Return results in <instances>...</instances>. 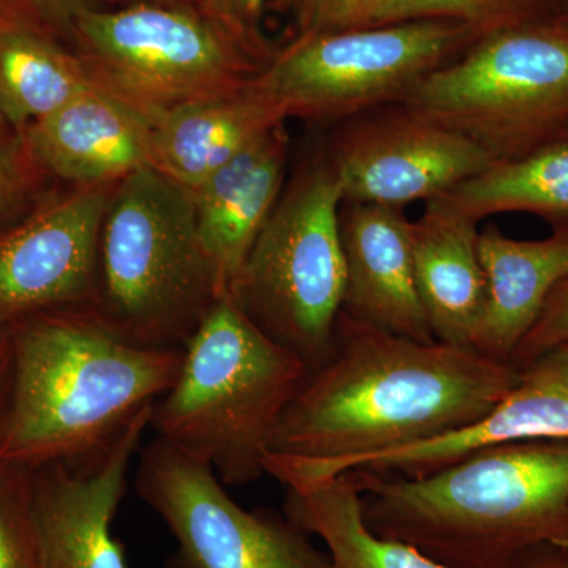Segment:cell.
Instances as JSON below:
<instances>
[{"label": "cell", "instance_id": "21", "mask_svg": "<svg viewBox=\"0 0 568 568\" xmlns=\"http://www.w3.org/2000/svg\"><path fill=\"white\" fill-rule=\"evenodd\" d=\"M284 515L327 549L328 568H448L403 541L366 526L362 493L351 470L284 485Z\"/></svg>", "mask_w": 568, "mask_h": 568}, {"label": "cell", "instance_id": "18", "mask_svg": "<svg viewBox=\"0 0 568 568\" xmlns=\"http://www.w3.org/2000/svg\"><path fill=\"white\" fill-rule=\"evenodd\" d=\"M477 248L485 294L470 347L510 364L549 295L568 278V230H552L541 241H515L488 226L478 233Z\"/></svg>", "mask_w": 568, "mask_h": 568}, {"label": "cell", "instance_id": "1", "mask_svg": "<svg viewBox=\"0 0 568 568\" xmlns=\"http://www.w3.org/2000/svg\"><path fill=\"white\" fill-rule=\"evenodd\" d=\"M519 369L469 346L417 342L339 313L331 357L276 428L265 474L315 480L351 459L424 443L487 416Z\"/></svg>", "mask_w": 568, "mask_h": 568}, {"label": "cell", "instance_id": "6", "mask_svg": "<svg viewBox=\"0 0 568 568\" xmlns=\"http://www.w3.org/2000/svg\"><path fill=\"white\" fill-rule=\"evenodd\" d=\"M343 192L327 149L284 185L230 295L265 335L315 372L331 357L345 298Z\"/></svg>", "mask_w": 568, "mask_h": 568}, {"label": "cell", "instance_id": "27", "mask_svg": "<svg viewBox=\"0 0 568 568\" xmlns=\"http://www.w3.org/2000/svg\"><path fill=\"white\" fill-rule=\"evenodd\" d=\"M91 0H0V22L73 43V28Z\"/></svg>", "mask_w": 568, "mask_h": 568}, {"label": "cell", "instance_id": "15", "mask_svg": "<svg viewBox=\"0 0 568 568\" xmlns=\"http://www.w3.org/2000/svg\"><path fill=\"white\" fill-rule=\"evenodd\" d=\"M151 134V112L97 81L22 138L40 171L78 186H100L149 166Z\"/></svg>", "mask_w": 568, "mask_h": 568}, {"label": "cell", "instance_id": "33", "mask_svg": "<svg viewBox=\"0 0 568 568\" xmlns=\"http://www.w3.org/2000/svg\"><path fill=\"white\" fill-rule=\"evenodd\" d=\"M115 7L134 6V3H160V6H189L203 9L205 0H100Z\"/></svg>", "mask_w": 568, "mask_h": 568}, {"label": "cell", "instance_id": "20", "mask_svg": "<svg viewBox=\"0 0 568 568\" xmlns=\"http://www.w3.org/2000/svg\"><path fill=\"white\" fill-rule=\"evenodd\" d=\"M477 226L429 205L410 224L418 298L433 336L446 345L470 347L484 305Z\"/></svg>", "mask_w": 568, "mask_h": 568}, {"label": "cell", "instance_id": "32", "mask_svg": "<svg viewBox=\"0 0 568 568\" xmlns=\"http://www.w3.org/2000/svg\"><path fill=\"white\" fill-rule=\"evenodd\" d=\"M11 376V345L9 327H0V417L9 395Z\"/></svg>", "mask_w": 568, "mask_h": 568}, {"label": "cell", "instance_id": "2", "mask_svg": "<svg viewBox=\"0 0 568 568\" xmlns=\"http://www.w3.org/2000/svg\"><path fill=\"white\" fill-rule=\"evenodd\" d=\"M0 463L37 470L95 457L174 386L183 347L136 345L91 308L11 324Z\"/></svg>", "mask_w": 568, "mask_h": 568}, {"label": "cell", "instance_id": "9", "mask_svg": "<svg viewBox=\"0 0 568 568\" xmlns=\"http://www.w3.org/2000/svg\"><path fill=\"white\" fill-rule=\"evenodd\" d=\"M480 37L469 26L447 20L298 33L274 52L252 84L286 121L336 125L402 102Z\"/></svg>", "mask_w": 568, "mask_h": 568}, {"label": "cell", "instance_id": "3", "mask_svg": "<svg viewBox=\"0 0 568 568\" xmlns=\"http://www.w3.org/2000/svg\"><path fill=\"white\" fill-rule=\"evenodd\" d=\"M351 473L373 532L448 568H514L540 545L568 548V440L481 448L418 478Z\"/></svg>", "mask_w": 568, "mask_h": 568}, {"label": "cell", "instance_id": "23", "mask_svg": "<svg viewBox=\"0 0 568 568\" xmlns=\"http://www.w3.org/2000/svg\"><path fill=\"white\" fill-rule=\"evenodd\" d=\"M97 82L61 41L0 22V119L14 132L58 111Z\"/></svg>", "mask_w": 568, "mask_h": 568}, {"label": "cell", "instance_id": "14", "mask_svg": "<svg viewBox=\"0 0 568 568\" xmlns=\"http://www.w3.org/2000/svg\"><path fill=\"white\" fill-rule=\"evenodd\" d=\"M568 440V342L519 368L518 383L487 416L448 435L351 459L331 476L365 469L418 478L481 448L523 440Z\"/></svg>", "mask_w": 568, "mask_h": 568}, {"label": "cell", "instance_id": "28", "mask_svg": "<svg viewBox=\"0 0 568 568\" xmlns=\"http://www.w3.org/2000/svg\"><path fill=\"white\" fill-rule=\"evenodd\" d=\"M564 342H568V278L560 282L549 295L537 324L519 343L510 364L515 368H523L545 351Z\"/></svg>", "mask_w": 568, "mask_h": 568}, {"label": "cell", "instance_id": "19", "mask_svg": "<svg viewBox=\"0 0 568 568\" xmlns=\"http://www.w3.org/2000/svg\"><path fill=\"white\" fill-rule=\"evenodd\" d=\"M286 122L252 82L152 114L149 166L194 192L254 140Z\"/></svg>", "mask_w": 568, "mask_h": 568}, {"label": "cell", "instance_id": "26", "mask_svg": "<svg viewBox=\"0 0 568 568\" xmlns=\"http://www.w3.org/2000/svg\"><path fill=\"white\" fill-rule=\"evenodd\" d=\"M39 166L33 163L22 134L0 119V226L17 219L36 192Z\"/></svg>", "mask_w": 568, "mask_h": 568}, {"label": "cell", "instance_id": "8", "mask_svg": "<svg viewBox=\"0 0 568 568\" xmlns=\"http://www.w3.org/2000/svg\"><path fill=\"white\" fill-rule=\"evenodd\" d=\"M71 44L97 81L151 114L244 88L274 55L200 7L160 3L88 7Z\"/></svg>", "mask_w": 568, "mask_h": 568}, {"label": "cell", "instance_id": "13", "mask_svg": "<svg viewBox=\"0 0 568 568\" xmlns=\"http://www.w3.org/2000/svg\"><path fill=\"white\" fill-rule=\"evenodd\" d=\"M152 407L95 457L33 470V508L43 568H129L112 534L130 466L151 428Z\"/></svg>", "mask_w": 568, "mask_h": 568}, {"label": "cell", "instance_id": "5", "mask_svg": "<svg viewBox=\"0 0 568 568\" xmlns=\"http://www.w3.org/2000/svg\"><path fill=\"white\" fill-rule=\"evenodd\" d=\"M220 297L193 193L151 166L115 183L93 313L136 345L183 347Z\"/></svg>", "mask_w": 568, "mask_h": 568}, {"label": "cell", "instance_id": "4", "mask_svg": "<svg viewBox=\"0 0 568 568\" xmlns=\"http://www.w3.org/2000/svg\"><path fill=\"white\" fill-rule=\"evenodd\" d=\"M308 373L223 295L183 345L181 373L153 405L151 428L211 466L224 485L253 484Z\"/></svg>", "mask_w": 568, "mask_h": 568}, {"label": "cell", "instance_id": "29", "mask_svg": "<svg viewBox=\"0 0 568 568\" xmlns=\"http://www.w3.org/2000/svg\"><path fill=\"white\" fill-rule=\"evenodd\" d=\"M268 2L271 0H205L203 10L256 47L268 50L261 32Z\"/></svg>", "mask_w": 568, "mask_h": 568}, {"label": "cell", "instance_id": "12", "mask_svg": "<svg viewBox=\"0 0 568 568\" xmlns=\"http://www.w3.org/2000/svg\"><path fill=\"white\" fill-rule=\"evenodd\" d=\"M114 185L80 186L0 227V327L51 310L95 308Z\"/></svg>", "mask_w": 568, "mask_h": 568}, {"label": "cell", "instance_id": "10", "mask_svg": "<svg viewBox=\"0 0 568 568\" xmlns=\"http://www.w3.org/2000/svg\"><path fill=\"white\" fill-rule=\"evenodd\" d=\"M140 455L136 491L178 541L174 568H328L312 536L239 506L201 459L160 437Z\"/></svg>", "mask_w": 568, "mask_h": 568}, {"label": "cell", "instance_id": "7", "mask_svg": "<svg viewBox=\"0 0 568 568\" xmlns=\"http://www.w3.org/2000/svg\"><path fill=\"white\" fill-rule=\"evenodd\" d=\"M507 162L568 132V28L552 20L481 36L402 100Z\"/></svg>", "mask_w": 568, "mask_h": 568}, {"label": "cell", "instance_id": "11", "mask_svg": "<svg viewBox=\"0 0 568 568\" xmlns=\"http://www.w3.org/2000/svg\"><path fill=\"white\" fill-rule=\"evenodd\" d=\"M327 148L343 203L403 209L436 200L491 160L476 144L405 102L336 123Z\"/></svg>", "mask_w": 568, "mask_h": 568}, {"label": "cell", "instance_id": "24", "mask_svg": "<svg viewBox=\"0 0 568 568\" xmlns=\"http://www.w3.org/2000/svg\"><path fill=\"white\" fill-rule=\"evenodd\" d=\"M555 0H362L338 29L422 20L457 21L480 36L551 20Z\"/></svg>", "mask_w": 568, "mask_h": 568}, {"label": "cell", "instance_id": "17", "mask_svg": "<svg viewBox=\"0 0 568 568\" xmlns=\"http://www.w3.org/2000/svg\"><path fill=\"white\" fill-rule=\"evenodd\" d=\"M284 125L261 134L192 192L197 233L220 295L230 294L286 185L290 134Z\"/></svg>", "mask_w": 568, "mask_h": 568}, {"label": "cell", "instance_id": "31", "mask_svg": "<svg viewBox=\"0 0 568 568\" xmlns=\"http://www.w3.org/2000/svg\"><path fill=\"white\" fill-rule=\"evenodd\" d=\"M514 568H568V548L540 545L523 555Z\"/></svg>", "mask_w": 568, "mask_h": 568}, {"label": "cell", "instance_id": "16", "mask_svg": "<svg viewBox=\"0 0 568 568\" xmlns=\"http://www.w3.org/2000/svg\"><path fill=\"white\" fill-rule=\"evenodd\" d=\"M410 222L403 209L343 203V313L381 331L436 342L418 298Z\"/></svg>", "mask_w": 568, "mask_h": 568}, {"label": "cell", "instance_id": "30", "mask_svg": "<svg viewBox=\"0 0 568 568\" xmlns=\"http://www.w3.org/2000/svg\"><path fill=\"white\" fill-rule=\"evenodd\" d=\"M298 33L335 31L362 0H291Z\"/></svg>", "mask_w": 568, "mask_h": 568}, {"label": "cell", "instance_id": "35", "mask_svg": "<svg viewBox=\"0 0 568 568\" xmlns=\"http://www.w3.org/2000/svg\"><path fill=\"white\" fill-rule=\"evenodd\" d=\"M564 141H568V132L566 134V138H564Z\"/></svg>", "mask_w": 568, "mask_h": 568}, {"label": "cell", "instance_id": "25", "mask_svg": "<svg viewBox=\"0 0 568 568\" xmlns=\"http://www.w3.org/2000/svg\"><path fill=\"white\" fill-rule=\"evenodd\" d=\"M0 568H43L33 470L0 463Z\"/></svg>", "mask_w": 568, "mask_h": 568}, {"label": "cell", "instance_id": "22", "mask_svg": "<svg viewBox=\"0 0 568 568\" xmlns=\"http://www.w3.org/2000/svg\"><path fill=\"white\" fill-rule=\"evenodd\" d=\"M426 205L476 224L499 213H532L547 220L552 230H568V141L521 159L489 163Z\"/></svg>", "mask_w": 568, "mask_h": 568}, {"label": "cell", "instance_id": "34", "mask_svg": "<svg viewBox=\"0 0 568 568\" xmlns=\"http://www.w3.org/2000/svg\"><path fill=\"white\" fill-rule=\"evenodd\" d=\"M551 20L568 28V0H555Z\"/></svg>", "mask_w": 568, "mask_h": 568}]
</instances>
